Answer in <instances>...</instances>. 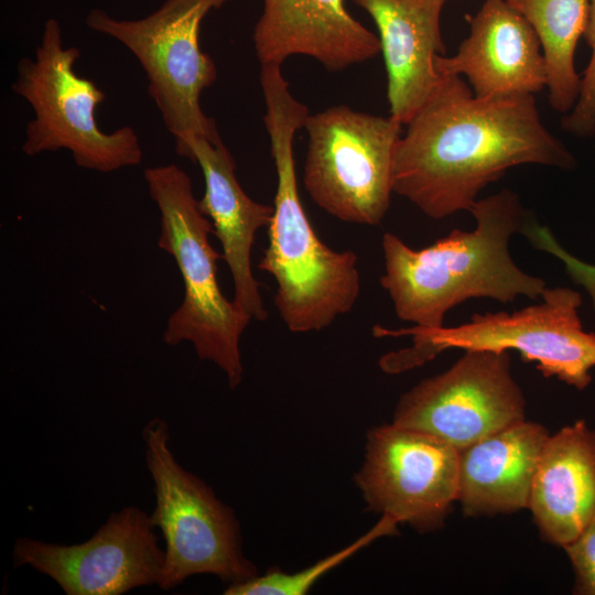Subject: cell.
<instances>
[{"instance_id":"obj_1","label":"cell","mask_w":595,"mask_h":595,"mask_svg":"<svg viewBox=\"0 0 595 595\" xmlns=\"http://www.w3.org/2000/svg\"><path fill=\"white\" fill-rule=\"evenodd\" d=\"M440 76L393 160V193L428 217L470 212L479 192L510 167H576L573 153L542 123L534 95L479 97L461 76Z\"/></svg>"},{"instance_id":"obj_2","label":"cell","mask_w":595,"mask_h":595,"mask_svg":"<svg viewBox=\"0 0 595 595\" xmlns=\"http://www.w3.org/2000/svg\"><path fill=\"white\" fill-rule=\"evenodd\" d=\"M470 213L474 230L453 229L420 250L391 232L382 236L380 284L397 316L415 328L443 327L445 314L469 299L537 300L547 288L543 279L521 270L509 252L510 238L529 221L517 193L505 188L477 199Z\"/></svg>"},{"instance_id":"obj_3","label":"cell","mask_w":595,"mask_h":595,"mask_svg":"<svg viewBox=\"0 0 595 595\" xmlns=\"http://www.w3.org/2000/svg\"><path fill=\"white\" fill-rule=\"evenodd\" d=\"M260 86L277 191L269 242L258 268L277 283L274 304L285 326L293 333L321 331L355 306L360 294L358 258L325 245L302 206L293 140L304 128L307 107L291 94L279 65L261 66Z\"/></svg>"},{"instance_id":"obj_4","label":"cell","mask_w":595,"mask_h":595,"mask_svg":"<svg viewBox=\"0 0 595 595\" xmlns=\"http://www.w3.org/2000/svg\"><path fill=\"white\" fill-rule=\"evenodd\" d=\"M143 175L160 212L158 246L174 259L184 285L163 340L170 346L191 343L197 357L217 365L235 389L244 375L239 342L251 318L220 290V255L209 241L213 224L199 208L190 175L178 165L150 166Z\"/></svg>"},{"instance_id":"obj_5","label":"cell","mask_w":595,"mask_h":595,"mask_svg":"<svg viewBox=\"0 0 595 595\" xmlns=\"http://www.w3.org/2000/svg\"><path fill=\"white\" fill-rule=\"evenodd\" d=\"M542 302L513 313L474 314L455 327L391 331L375 326L376 336H412L413 345L391 351L380 367L399 374L423 365L451 348L517 350L527 363H536L545 378L555 377L577 390L592 381L595 367V333L585 332L578 316L581 294L570 288H545Z\"/></svg>"},{"instance_id":"obj_6","label":"cell","mask_w":595,"mask_h":595,"mask_svg":"<svg viewBox=\"0 0 595 595\" xmlns=\"http://www.w3.org/2000/svg\"><path fill=\"white\" fill-rule=\"evenodd\" d=\"M80 52L65 46L61 23L48 18L34 57L17 65L12 91L34 112L25 128L21 150L28 156L60 150L69 151L82 169L110 173L141 163L140 139L130 126L111 132L100 129L96 108L105 93L95 82L79 76Z\"/></svg>"},{"instance_id":"obj_7","label":"cell","mask_w":595,"mask_h":595,"mask_svg":"<svg viewBox=\"0 0 595 595\" xmlns=\"http://www.w3.org/2000/svg\"><path fill=\"white\" fill-rule=\"evenodd\" d=\"M142 440L155 496L150 518L165 543L159 587L172 589L196 574L216 575L228 585L258 575L242 552L235 512L177 462L167 423L152 418L143 426Z\"/></svg>"},{"instance_id":"obj_8","label":"cell","mask_w":595,"mask_h":595,"mask_svg":"<svg viewBox=\"0 0 595 595\" xmlns=\"http://www.w3.org/2000/svg\"><path fill=\"white\" fill-rule=\"evenodd\" d=\"M234 0H165L141 19H117L101 9L86 25L123 45L148 79V91L175 143L191 137L220 139L214 119L201 106L202 93L217 79L213 58L202 51L204 18Z\"/></svg>"},{"instance_id":"obj_9","label":"cell","mask_w":595,"mask_h":595,"mask_svg":"<svg viewBox=\"0 0 595 595\" xmlns=\"http://www.w3.org/2000/svg\"><path fill=\"white\" fill-rule=\"evenodd\" d=\"M401 126L344 105L309 115L303 183L313 202L339 220L378 225L393 193Z\"/></svg>"},{"instance_id":"obj_10","label":"cell","mask_w":595,"mask_h":595,"mask_svg":"<svg viewBox=\"0 0 595 595\" xmlns=\"http://www.w3.org/2000/svg\"><path fill=\"white\" fill-rule=\"evenodd\" d=\"M508 351L467 349L446 371L403 393L393 423L435 435L457 451L526 419Z\"/></svg>"},{"instance_id":"obj_11","label":"cell","mask_w":595,"mask_h":595,"mask_svg":"<svg viewBox=\"0 0 595 595\" xmlns=\"http://www.w3.org/2000/svg\"><path fill=\"white\" fill-rule=\"evenodd\" d=\"M368 509L419 532L439 529L457 501L458 451L444 440L393 422L367 433L355 476Z\"/></svg>"},{"instance_id":"obj_12","label":"cell","mask_w":595,"mask_h":595,"mask_svg":"<svg viewBox=\"0 0 595 595\" xmlns=\"http://www.w3.org/2000/svg\"><path fill=\"white\" fill-rule=\"evenodd\" d=\"M150 515L137 506L113 511L78 544L18 538L15 567L28 565L52 578L66 595H121L161 582L165 551Z\"/></svg>"},{"instance_id":"obj_13","label":"cell","mask_w":595,"mask_h":595,"mask_svg":"<svg viewBox=\"0 0 595 595\" xmlns=\"http://www.w3.org/2000/svg\"><path fill=\"white\" fill-rule=\"evenodd\" d=\"M177 155L199 165L205 183L199 208L214 228L234 283L232 302L251 320L268 317L260 283L251 269L256 234L270 225L273 206L250 198L236 175L235 160L221 139L191 137L175 143Z\"/></svg>"},{"instance_id":"obj_14","label":"cell","mask_w":595,"mask_h":595,"mask_svg":"<svg viewBox=\"0 0 595 595\" xmlns=\"http://www.w3.org/2000/svg\"><path fill=\"white\" fill-rule=\"evenodd\" d=\"M469 35L456 54L437 55L440 75L466 76L479 97L536 95L547 87L545 62L528 21L505 0H485L469 18Z\"/></svg>"},{"instance_id":"obj_15","label":"cell","mask_w":595,"mask_h":595,"mask_svg":"<svg viewBox=\"0 0 595 595\" xmlns=\"http://www.w3.org/2000/svg\"><path fill=\"white\" fill-rule=\"evenodd\" d=\"M252 42L261 65L293 55L342 71L381 52L379 37L346 9L345 0H262Z\"/></svg>"},{"instance_id":"obj_16","label":"cell","mask_w":595,"mask_h":595,"mask_svg":"<svg viewBox=\"0 0 595 595\" xmlns=\"http://www.w3.org/2000/svg\"><path fill=\"white\" fill-rule=\"evenodd\" d=\"M378 29L390 116L407 125L437 86L435 57L445 47L441 14L446 0H353Z\"/></svg>"},{"instance_id":"obj_17","label":"cell","mask_w":595,"mask_h":595,"mask_svg":"<svg viewBox=\"0 0 595 595\" xmlns=\"http://www.w3.org/2000/svg\"><path fill=\"white\" fill-rule=\"evenodd\" d=\"M529 509L542 538L561 548L595 518V431L584 420L549 435L533 477Z\"/></svg>"},{"instance_id":"obj_18","label":"cell","mask_w":595,"mask_h":595,"mask_svg":"<svg viewBox=\"0 0 595 595\" xmlns=\"http://www.w3.org/2000/svg\"><path fill=\"white\" fill-rule=\"evenodd\" d=\"M548 430L526 419L458 451L457 501L468 517L529 508Z\"/></svg>"},{"instance_id":"obj_19","label":"cell","mask_w":595,"mask_h":595,"mask_svg":"<svg viewBox=\"0 0 595 595\" xmlns=\"http://www.w3.org/2000/svg\"><path fill=\"white\" fill-rule=\"evenodd\" d=\"M505 1L528 21L539 39L550 106L558 112L571 111L581 89L574 58L586 29L589 0Z\"/></svg>"},{"instance_id":"obj_20","label":"cell","mask_w":595,"mask_h":595,"mask_svg":"<svg viewBox=\"0 0 595 595\" xmlns=\"http://www.w3.org/2000/svg\"><path fill=\"white\" fill-rule=\"evenodd\" d=\"M396 529L397 523L390 518L382 516L375 527L356 541L302 571L291 574L282 572L279 569L270 570L263 575H256L247 581L227 585L224 594L304 595L328 571L346 561L377 538L393 534Z\"/></svg>"},{"instance_id":"obj_21","label":"cell","mask_w":595,"mask_h":595,"mask_svg":"<svg viewBox=\"0 0 595 595\" xmlns=\"http://www.w3.org/2000/svg\"><path fill=\"white\" fill-rule=\"evenodd\" d=\"M591 47V58L581 77V89L576 104L562 118L564 131L577 138L595 137V0H589L587 24L584 32Z\"/></svg>"},{"instance_id":"obj_22","label":"cell","mask_w":595,"mask_h":595,"mask_svg":"<svg viewBox=\"0 0 595 595\" xmlns=\"http://www.w3.org/2000/svg\"><path fill=\"white\" fill-rule=\"evenodd\" d=\"M522 234L534 248L552 255L562 262L571 280L585 289L595 312V264L587 263L566 251L547 226L528 221Z\"/></svg>"},{"instance_id":"obj_23","label":"cell","mask_w":595,"mask_h":595,"mask_svg":"<svg viewBox=\"0 0 595 595\" xmlns=\"http://www.w3.org/2000/svg\"><path fill=\"white\" fill-rule=\"evenodd\" d=\"M563 549L575 574L573 593L595 595V518L572 543Z\"/></svg>"}]
</instances>
